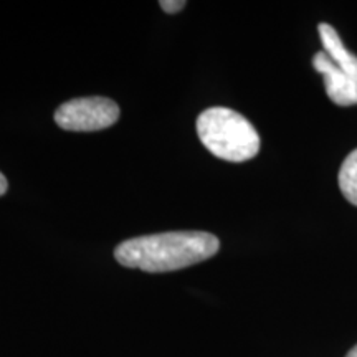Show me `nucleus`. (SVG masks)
<instances>
[{
  "label": "nucleus",
  "mask_w": 357,
  "mask_h": 357,
  "mask_svg": "<svg viewBox=\"0 0 357 357\" xmlns=\"http://www.w3.org/2000/svg\"><path fill=\"white\" fill-rule=\"evenodd\" d=\"M346 357H357V344L352 347V349L347 352V356Z\"/></svg>",
  "instance_id": "9"
},
{
  "label": "nucleus",
  "mask_w": 357,
  "mask_h": 357,
  "mask_svg": "<svg viewBox=\"0 0 357 357\" xmlns=\"http://www.w3.org/2000/svg\"><path fill=\"white\" fill-rule=\"evenodd\" d=\"M7 187H8V184H7V178H6V176H3L2 172H0V195H3L7 192Z\"/></svg>",
  "instance_id": "8"
},
{
  "label": "nucleus",
  "mask_w": 357,
  "mask_h": 357,
  "mask_svg": "<svg viewBox=\"0 0 357 357\" xmlns=\"http://www.w3.org/2000/svg\"><path fill=\"white\" fill-rule=\"evenodd\" d=\"M312 66L324 78L326 95L339 106L357 105V82L344 73L324 52L312 56Z\"/></svg>",
  "instance_id": "4"
},
{
  "label": "nucleus",
  "mask_w": 357,
  "mask_h": 357,
  "mask_svg": "<svg viewBox=\"0 0 357 357\" xmlns=\"http://www.w3.org/2000/svg\"><path fill=\"white\" fill-rule=\"evenodd\" d=\"M159 6L162 7L164 12L177 13L185 7V2L184 0H162V2H159Z\"/></svg>",
  "instance_id": "7"
},
{
  "label": "nucleus",
  "mask_w": 357,
  "mask_h": 357,
  "mask_svg": "<svg viewBox=\"0 0 357 357\" xmlns=\"http://www.w3.org/2000/svg\"><path fill=\"white\" fill-rule=\"evenodd\" d=\"M202 144L217 158L229 162H245L260 151V136L252 123L229 108H208L197 119Z\"/></svg>",
  "instance_id": "2"
},
{
  "label": "nucleus",
  "mask_w": 357,
  "mask_h": 357,
  "mask_svg": "<svg viewBox=\"0 0 357 357\" xmlns=\"http://www.w3.org/2000/svg\"><path fill=\"white\" fill-rule=\"evenodd\" d=\"M319 37L321 42H323L326 55L331 58L334 63L344 71V73H347L357 82V56L352 55L344 47V43L339 38L336 29L329 24H321Z\"/></svg>",
  "instance_id": "5"
},
{
  "label": "nucleus",
  "mask_w": 357,
  "mask_h": 357,
  "mask_svg": "<svg viewBox=\"0 0 357 357\" xmlns=\"http://www.w3.org/2000/svg\"><path fill=\"white\" fill-rule=\"evenodd\" d=\"M218 248V238L207 231H166L119 243L114 258L146 273H166L208 260Z\"/></svg>",
  "instance_id": "1"
},
{
  "label": "nucleus",
  "mask_w": 357,
  "mask_h": 357,
  "mask_svg": "<svg viewBox=\"0 0 357 357\" xmlns=\"http://www.w3.org/2000/svg\"><path fill=\"white\" fill-rule=\"evenodd\" d=\"M119 119V106L109 98H77L63 102L55 113V123L61 129L77 132L101 131Z\"/></svg>",
  "instance_id": "3"
},
{
  "label": "nucleus",
  "mask_w": 357,
  "mask_h": 357,
  "mask_svg": "<svg viewBox=\"0 0 357 357\" xmlns=\"http://www.w3.org/2000/svg\"><path fill=\"white\" fill-rule=\"evenodd\" d=\"M339 189L342 195L357 207V149L347 155L339 169Z\"/></svg>",
  "instance_id": "6"
}]
</instances>
